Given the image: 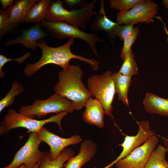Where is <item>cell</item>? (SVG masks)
I'll use <instances>...</instances> for the list:
<instances>
[{"instance_id":"44dd1931","label":"cell","mask_w":168,"mask_h":168,"mask_svg":"<svg viewBox=\"0 0 168 168\" xmlns=\"http://www.w3.org/2000/svg\"><path fill=\"white\" fill-rule=\"evenodd\" d=\"M52 1L39 0L31 8L27 14L25 22L38 24L45 20V16Z\"/></svg>"},{"instance_id":"d4e9b609","label":"cell","mask_w":168,"mask_h":168,"mask_svg":"<svg viewBox=\"0 0 168 168\" xmlns=\"http://www.w3.org/2000/svg\"><path fill=\"white\" fill-rule=\"evenodd\" d=\"M138 70L134 55L132 49L124 60V62L118 72L123 75L132 77L138 73Z\"/></svg>"},{"instance_id":"d590c367","label":"cell","mask_w":168,"mask_h":168,"mask_svg":"<svg viewBox=\"0 0 168 168\" xmlns=\"http://www.w3.org/2000/svg\"><path fill=\"white\" fill-rule=\"evenodd\" d=\"M164 28H165V31L166 32V34H167V35H168L167 41L168 42V31H167V29H166V28L165 27Z\"/></svg>"},{"instance_id":"5b68a950","label":"cell","mask_w":168,"mask_h":168,"mask_svg":"<svg viewBox=\"0 0 168 168\" xmlns=\"http://www.w3.org/2000/svg\"><path fill=\"white\" fill-rule=\"evenodd\" d=\"M41 28L47 32L54 39L63 40L66 38H77L86 42L94 54L97 55V43H106L105 40L95 33H89L82 31L79 28L67 23L59 21L48 22L44 20L38 23Z\"/></svg>"},{"instance_id":"7402d4cb","label":"cell","mask_w":168,"mask_h":168,"mask_svg":"<svg viewBox=\"0 0 168 168\" xmlns=\"http://www.w3.org/2000/svg\"><path fill=\"white\" fill-rule=\"evenodd\" d=\"M168 151V148L158 145L152 153L144 168H168V161L166 159Z\"/></svg>"},{"instance_id":"e0dca14e","label":"cell","mask_w":168,"mask_h":168,"mask_svg":"<svg viewBox=\"0 0 168 168\" xmlns=\"http://www.w3.org/2000/svg\"><path fill=\"white\" fill-rule=\"evenodd\" d=\"M39 0H15L13 5L8 7L10 23L20 25L25 22V18L32 7Z\"/></svg>"},{"instance_id":"7c38bea8","label":"cell","mask_w":168,"mask_h":168,"mask_svg":"<svg viewBox=\"0 0 168 168\" xmlns=\"http://www.w3.org/2000/svg\"><path fill=\"white\" fill-rule=\"evenodd\" d=\"M42 142L47 143L50 147L49 154L52 160L56 159L66 147L80 142L82 139L78 135L70 138H64L60 137L43 127L38 133Z\"/></svg>"},{"instance_id":"836d02e7","label":"cell","mask_w":168,"mask_h":168,"mask_svg":"<svg viewBox=\"0 0 168 168\" xmlns=\"http://www.w3.org/2000/svg\"><path fill=\"white\" fill-rule=\"evenodd\" d=\"M40 161L37 163L32 168H39Z\"/></svg>"},{"instance_id":"2e32d148","label":"cell","mask_w":168,"mask_h":168,"mask_svg":"<svg viewBox=\"0 0 168 168\" xmlns=\"http://www.w3.org/2000/svg\"><path fill=\"white\" fill-rule=\"evenodd\" d=\"M118 24L109 18L106 15L104 7V1H100L99 13L96 16L92 23L90 28L95 31L99 32L105 31L108 34L109 38H114V30Z\"/></svg>"},{"instance_id":"f1b7e54d","label":"cell","mask_w":168,"mask_h":168,"mask_svg":"<svg viewBox=\"0 0 168 168\" xmlns=\"http://www.w3.org/2000/svg\"><path fill=\"white\" fill-rule=\"evenodd\" d=\"M30 55V53L28 52L24 54L22 56L16 58H8L4 56L0 55V77L1 78H3L5 74L3 71L2 68L5 64L9 62L12 61H17L18 64H21L25 61Z\"/></svg>"},{"instance_id":"d6a6232c","label":"cell","mask_w":168,"mask_h":168,"mask_svg":"<svg viewBox=\"0 0 168 168\" xmlns=\"http://www.w3.org/2000/svg\"><path fill=\"white\" fill-rule=\"evenodd\" d=\"M162 4L164 7L168 9V0H163Z\"/></svg>"},{"instance_id":"d6986e66","label":"cell","mask_w":168,"mask_h":168,"mask_svg":"<svg viewBox=\"0 0 168 168\" xmlns=\"http://www.w3.org/2000/svg\"><path fill=\"white\" fill-rule=\"evenodd\" d=\"M39 168H63L65 163L74 156L75 152L71 148L65 149L59 156L54 160H52L49 152H44Z\"/></svg>"},{"instance_id":"ba28073f","label":"cell","mask_w":168,"mask_h":168,"mask_svg":"<svg viewBox=\"0 0 168 168\" xmlns=\"http://www.w3.org/2000/svg\"><path fill=\"white\" fill-rule=\"evenodd\" d=\"M41 142L37 133H31L24 145L15 153L12 162L4 168H18L22 164L27 168H32L43 157L44 152L39 148Z\"/></svg>"},{"instance_id":"1f68e13d","label":"cell","mask_w":168,"mask_h":168,"mask_svg":"<svg viewBox=\"0 0 168 168\" xmlns=\"http://www.w3.org/2000/svg\"><path fill=\"white\" fill-rule=\"evenodd\" d=\"M161 139L165 146L166 148H168V138L163 137H161Z\"/></svg>"},{"instance_id":"9c48e42d","label":"cell","mask_w":168,"mask_h":168,"mask_svg":"<svg viewBox=\"0 0 168 168\" xmlns=\"http://www.w3.org/2000/svg\"><path fill=\"white\" fill-rule=\"evenodd\" d=\"M158 9L157 5L151 0H142L140 3L129 10L119 12L117 16L119 25L139 23L150 24L154 21Z\"/></svg>"},{"instance_id":"8fae6325","label":"cell","mask_w":168,"mask_h":168,"mask_svg":"<svg viewBox=\"0 0 168 168\" xmlns=\"http://www.w3.org/2000/svg\"><path fill=\"white\" fill-rule=\"evenodd\" d=\"M138 124V130L137 134L134 136H126L123 142L120 144L123 149L119 155L104 168H111L117 162L127 157L134 150L143 144L151 136L155 135V131L151 129L148 121H141Z\"/></svg>"},{"instance_id":"52a82bcc","label":"cell","mask_w":168,"mask_h":168,"mask_svg":"<svg viewBox=\"0 0 168 168\" xmlns=\"http://www.w3.org/2000/svg\"><path fill=\"white\" fill-rule=\"evenodd\" d=\"M112 74L111 71H107L100 75L91 76L87 82V89L91 96L99 100L105 114L108 116L111 115L112 102L116 93Z\"/></svg>"},{"instance_id":"e575fe53","label":"cell","mask_w":168,"mask_h":168,"mask_svg":"<svg viewBox=\"0 0 168 168\" xmlns=\"http://www.w3.org/2000/svg\"><path fill=\"white\" fill-rule=\"evenodd\" d=\"M18 168H27L24 164H22Z\"/></svg>"},{"instance_id":"ac0fdd59","label":"cell","mask_w":168,"mask_h":168,"mask_svg":"<svg viewBox=\"0 0 168 168\" xmlns=\"http://www.w3.org/2000/svg\"><path fill=\"white\" fill-rule=\"evenodd\" d=\"M143 103L146 112L168 117V99L148 92L146 94Z\"/></svg>"},{"instance_id":"3957f363","label":"cell","mask_w":168,"mask_h":168,"mask_svg":"<svg viewBox=\"0 0 168 168\" xmlns=\"http://www.w3.org/2000/svg\"><path fill=\"white\" fill-rule=\"evenodd\" d=\"M96 2L94 0L79 9L68 10L63 7L62 1H52L45 20L49 22H65L76 27H80L84 30L92 16L97 14L94 11Z\"/></svg>"},{"instance_id":"7a4b0ae2","label":"cell","mask_w":168,"mask_h":168,"mask_svg":"<svg viewBox=\"0 0 168 168\" xmlns=\"http://www.w3.org/2000/svg\"><path fill=\"white\" fill-rule=\"evenodd\" d=\"M83 75L79 65L70 64L67 68L59 72L58 82L54 89L55 93L72 101L76 110L85 107L87 100L91 97L82 81Z\"/></svg>"},{"instance_id":"5bb4252c","label":"cell","mask_w":168,"mask_h":168,"mask_svg":"<svg viewBox=\"0 0 168 168\" xmlns=\"http://www.w3.org/2000/svg\"><path fill=\"white\" fill-rule=\"evenodd\" d=\"M85 107V110L82 116L84 121L89 124L102 128L104 125V116L105 114L99 100L91 97L87 100Z\"/></svg>"},{"instance_id":"4dcf8cb0","label":"cell","mask_w":168,"mask_h":168,"mask_svg":"<svg viewBox=\"0 0 168 168\" xmlns=\"http://www.w3.org/2000/svg\"><path fill=\"white\" fill-rule=\"evenodd\" d=\"M15 0H0V2L2 8L4 10L9 7L12 6L14 4Z\"/></svg>"},{"instance_id":"4fadbf2b","label":"cell","mask_w":168,"mask_h":168,"mask_svg":"<svg viewBox=\"0 0 168 168\" xmlns=\"http://www.w3.org/2000/svg\"><path fill=\"white\" fill-rule=\"evenodd\" d=\"M49 35L42 30L39 24H36L28 29L23 30L20 36L7 40L3 45L7 47L20 44L27 49L35 50L38 47L37 42Z\"/></svg>"},{"instance_id":"cb8c5ba5","label":"cell","mask_w":168,"mask_h":168,"mask_svg":"<svg viewBox=\"0 0 168 168\" xmlns=\"http://www.w3.org/2000/svg\"><path fill=\"white\" fill-rule=\"evenodd\" d=\"M9 11L8 8L4 10L0 9V39L6 34L13 33L16 31L19 25L11 23L9 21Z\"/></svg>"},{"instance_id":"30bf717a","label":"cell","mask_w":168,"mask_h":168,"mask_svg":"<svg viewBox=\"0 0 168 168\" xmlns=\"http://www.w3.org/2000/svg\"><path fill=\"white\" fill-rule=\"evenodd\" d=\"M159 142L155 135L151 136L143 144L127 157L117 162V168H144L152 152Z\"/></svg>"},{"instance_id":"f546056e","label":"cell","mask_w":168,"mask_h":168,"mask_svg":"<svg viewBox=\"0 0 168 168\" xmlns=\"http://www.w3.org/2000/svg\"><path fill=\"white\" fill-rule=\"evenodd\" d=\"M63 1L68 6L71 7L77 6L86 2L81 0H64Z\"/></svg>"},{"instance_id":"6da1fadb","label":"cell","mask_w":168,"mask_h":168,"mask_svg":"<svg viewBox=\"0 0 168 168\" xmlns=\"http://www.w3.org/2000/svg\"><path fill=\"white\" fill-rule=\"evenodd\" d=\"M75 39H69L64 44L54 47L48 45L45 40L41 39L37 42V45L41 49L42 54L41 58L37 62L28 63L23 72L27 77H30L36 73L44 66L49 64L58 65L63 69L67 68L70 65L69 62L76 59L89 64L94 71L99 69V62L93 58H88L81 55L74 54L71 50Z\"/></svg>"},{"instance_id":"9a60e30c","label":"cell","mask_w":168,"mask_h":168,"mask_svg":"<svg viewBox=\"0 0 168 168\" xmlns=\"http://www.w3.org/2000/svg\"><path fill=\"white\" fill-rule=\"evenodd\" d=\"M97 148L96 144L91 140H84L80 145L78 154L68 160L64 167L65 168H81L95 156Z\"/></svg>"},{"instance_id":"4316f807","label":"cell","mask_w":168,"mask_h":168,"mask_svg":"<svg viewBox=\"0 0 168 168\" xmlns=\"http://www.w3.org/2000/svg\"><path fill=\"white\" fill-rule=\"evenodd\" d=\"M139 32L138 27H134L132 34L123 41V45L121 49L120 57L123 60L132 49L131 47L137 39Z\"/></svg>"},{"instance_id":"484cf974","label":"cell","mask_w":168,"mask_h":168,"mask_svg":"<svg viewBox=\"0 0 168 168\" xmlns=\"http://www.w3.org/2000/svg\"><path fill=\"white\" fill-rule=\"evenodd\" d=\"M142 0H110V6L119 12L127 11L142 2Z\"/></svg>"},{"instance_id":"ffe728a7","label":"cell","mask_w":168,"mask_h":168,"mask_svg":"<svg viewBox=\"0 0 168 168\" xmlns=\"http://www.w3.org/2000/svg\"><path fill=\"white\" fill-rule=\"evenodd\" d=\"M116 93H117L118 100L123 102L127 107H129L128 92L132 82L131 77L123 75L118 72L112 73Z\"/></svg>"},{"instance_id":"83f0119b","label":"cell","mask_w":168,"mask_h":168,"mask_svg":"<svg viewBox=\"0 0 168 168\" xmlns=\"http://www.w3.org/2000/svg\"><path fill=\"white\" fill-rule=\"evenodd\" d=\"M133 26L134 25L131 24L123 26L118 24L114 29V35L115 37L119 36L120 40L123 41L132 34L134 28Z\"/></svg>"},{"instance_id":"277c9868","label":"cell","mask_w":168,"mask_h":168,"mask_svg":"<svg viewBox=\"0 0 168 168\" xmlns=\"http://www.w3.org/2000/svg\"><path fill=\"white\" fill-rule=\"evenodd\" d=\"M68 113L63 112L47 119L37 120L34 119L35 116L26 115L11 109L8 110L1 122L0 134L2 135L11 129L20 127L27 129L28 132L38 133L45 124L51 122L57 124L61 130V121Z\"/></svg>"},{"instance_id":"8992f818","label":"cell","mask_w":168,"mask_h":168,"mask_svg":"<svg viewBox=\"0 0 168 168\" xmlns=\"http://www.w3.org/2000/svg\"><path fill=\"white\" fill-rule=\"evenodd\" d=\"M75 110L76 106L72 101L55 93L46 99H37L31 105L21 106L18 113L40 119L49 114L63 112L71 113Z\"/></svg>"},{"instance_id":"603a6c76","label":"cell","mask_w":168,"mask_h":168,"mask_svg":"<svg viewBox=\"0 0 168 168\" xmlns=\"http://www.w3.org/2000/svg\"><path fill=\"white\" fill-rule=\"evenodd\" d=\"M25 90L23 85L14 79L10 90L0 101V112L5 108L13 104L15 97L21 94Z\"/></svg>"}]
</instances>
